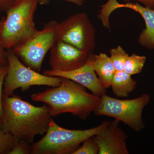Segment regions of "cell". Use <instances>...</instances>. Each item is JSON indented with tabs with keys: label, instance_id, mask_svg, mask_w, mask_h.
<instances>
[{
	"label": "cell",
	"instance_id": "14",
	"mask_svg": "<svg viewBox=\"0 0 154 154\" xmlns=\"http://www.w3.org/2000/svg\"><path fill=\"white\" fill-rule=\"evenodd\" d=\"M137 85V83L131 75L121 71L115 72L110 87L115 96L119 98H126L134 91Z\"/></svg>",
	"mask_w": 154,
	"mask_h": 154
},
{
	"label": "cell",
	"instance_id": "23",
	"mask_svg": "<svg viewBox=\"0 0 154 154\" xmlns=\"http://www.w3.org/2000/svg\"><path fill=\"white\" fill-rule=\"evenodd\" d=\"M124 2H130L133 0H122ZM143 4L144 6L149 8L154 9V0H135Z\"/></svg>",
	"mask_w": 154,
	"mask_h": 154
},
{
	"label": "cell",
	"instance_id": "18",
	"mask_svg": "<svg viewBox=\"0 0 154 154\" xmlns=\"http://www.w3.org/2000/svg\"><path fill=\"white\" fill-rule=\"evenodd\" d=\"M99 147L94 137L88 138L72 154H98Z\"/></svg>",
	"mask_w": 154,
	"mask_h": 154
},
{
	"label": "cell",
	"instance_id": "24",
	"mask_svg": "<svg viewBox=\"0 0 154 154\" xmlns=\"http://www.w3.org/2000/svg\"><path fill=\"white\" fill-rule=\"evenodd\" d=\"M8 63L7 58V51L0 43V65H5Z\"/></svg>",
	"mask_w": 154,
	"mask_h": 154
},
{
	"label": "cell",
	"instance_id": "25",
	"mask_svg": "<svg viewBox=\"0 0 154 154\" xmlns=\"http://www.w3.org/2000/svg\"><path fill=\"white\" fill-rule=\"evenodd\" d=\"M5 18H2L1 20H0V33H1V31H2V28L3 24H4V21H5Z\"/></svg>",
	"mask_w": 154,
	"mask_h": 154
},
{
	"label": "cell",
	"instance_id": "4",
	"mask_svg": "<svg viewBox=\"0 0 154 154\" xmlns=\"http://www.w3.org/2000/svg\"><path fill=\"white\" fill-rule=\"evenodd\" d=\"M86 130H70L60 127L52 118L43 137L31 145V154H72L81 143L104 129L108 122Z\"/></svg>",
	"mask_w": 154,
	"mask_h": 154
},
{
	"label": "cell",
	"instance_id": "13",
	"mask_svg": "<svg viewBox=\"0 0 154 154\" xmlns=\"http://www.w3.org/2000/svg\"><path fill=\"white\" fill-rule=\"evenodd\" d=\"M89 60L102 86L106 89L110 88L116 72L110 57L103 53H92Z\"/></svg>",
	"mask_w": 154,
	"mask_h": 154
},
{
	"label": "cell",
	"instance_id": "3",
	"mask_svg": "<svg viewBox=\"0 0 154 154\" xmlns=\"http://www.w3.org/2000/svg\"><path fill=\"white\" fill-rule=\"evenodd\" d=\"M37 0H17L6 11L0 43L5 49H12L28 40L38 31L34 21Z\"/></svg>",
	"mask_w": 154,
	"mask_h": 154
},
{
	"label": "cell",
	"instance_id": "19",
	"mask_svg": "<svg viewBox=\"0 0 154 154\" xmlns=\"http://www.w3.org/2000/svg\"><path fill=\"white\" fill-rule=\"evenodd\" d=\"M31 153V145L24 140L18 141L8 154H29Z\"/></svg>",
	"mask_w": 154,
	"mask_h": 154
},
{
	"label": "cell",
	"instance_id": "1",
	"mask_svg": "<svg viewBox=\"0 0 154 154\" xmlns=\"http://www.w3.org/2000/svg\"><path fill=\"white\" fill-rule=\"evenodd\" d=\"M2 128L18 140L33 143L37 135H43L51 119L48 105L36 107L17 96L3 95Z\"/></svg>",
	"mask_w": 154,
	"mask_h": 154
},
{
	"label": "cell",
	"instance_id": "20",
	"mask_svg": "<svg viewBox=\"0 0 154 154\" xmlns=\"http://www.w3.org/2000/svg\"><path fill=\"white\" fill-rule=\"evenodd\" d=\"M8 66H1L0 67V118H2L3 110L2 105L3 86L8 72Z\"/></svg>",
	"mask_w": 154,
	"mask_h": 154
},
{
	"label": "cell",
	"instance_id": "2",
	"mask_svg": "<svg viewBox=\"0 0 154 154\" xmlns=\"http://www.w3.org/2000/svg\"><path fill=\"white\" fill-rule=\"evenodd\" d=\"M31 98L48 105L52 116L71 113L83 120L95 111L101 100L100 96L88 93L84 86L64 78L59 86L32 94Z\"/></svg>",
	"mask_w": 154,
	"mask_h": 154
},
{
	"label": "cell",
	"instance_id": "16",
	"mask_svg": "<svg viewBox=\"0 0 154 154\" xmlns=\"http://www.w3.org/2000/svg\"><path fill=\"white\" fill-rule=\"evenodd\" d=\"M109 52L110 60L116 71H123L125 63L129 54L120 45L111 48Z\"/></svg>",
	"mask_w": 154,
	"mask_h": 154
},
{
	"label": "cell",
	"instance_id": "8",
	"mask_svg": "<svg viewBox=\"0 0 154 154\" xmlns=\"http://www.w3.org/2000/svg\"><path fill=\"white\" fill-rule=\"evenodd\" d=\"M57 24L55 21L45 23L42 30H38L24 43L12 49L25 66L40 72L46 54L56 42Z\"/></svg>",
	"mask_w": 154,
	"mask_h": 154
},
{
	"label": "cell",
	"instance_id": "7",
	"mask_svg": "<svg viewBox=\"0 0 154 154\" xmlns=\"http://www.w3.org/2000/svg\"><path fill=\"white\" fill-rule=\"evenodd\" d=\"M96 29L85 13L74 14L58 23L56 41L66 42L89 54L96 48Z\"/></svg>",
	"mask_w": 154,
	"mask_h": 154
},
{
	"label": "cell",
	"instance_id": "17",
	"mask_svg": "<svg viewBox=\"0 0 154 154\" xmlns=\"http://www.w3.org/2000/svg\"><path fill=\"white\" fill-rule=\"evenodd\" d=\"M18 141L12 135L3 131L0 118V154H8Z\"/></svg>",
	"mask_w": 154,
	"mask_h": 154
},
{
	"label": "cell",
	"instance_id": "9",
	"mask_svg": "<svg viewBox=\"0 0 154 154\" xmlns=\"http://www.w3.org/2000/svg\"><path fill=\"white\" fill-rule=\"evenodd\" d=\"M91 54L66 42L56 41L50 49V66L52 70L70 71L85 64Z\"/></svg>",
	"mask_w": 154,
	"mask_h": 154
},
{
	"label": "cell",
	"instance_id": "15",
	"mask_svg": "<svg viewBox=\"0 0 154 154\" xmlns=\"http://www.w3.org/2000/svg\"><path fill=\"white\" fill-rule=\"evenodd\" d=\"M146 60L145 56L133 54L127 58L123 71L131 75L138 74L142 71Z\"/></svg>",
	"mask_w": 154,
	"mask_h": 154
},
{
	"label": "cell",
	"instance_id": "6",
	"mask_svg": "<svg viewBox=\"0 0 154 154\" xmlns=\"http://www.w3.org/2000/svg\"><path fill=\"white\" fill-rule=\"evenodd\" d=\"M8 68L4 82V95L12 96L15 90L21 88L28 91L32 86L56 87L60 85L62 78L48 76L30 68L22 63L12 49L7 51Z\"/></svg>",
	"mask_w": 154,
	"mask_h": 154
},
{
	"label": "cell",
	"instance_id": "11",
	"mask_svg": "<svg viewBox=\"0 0 154 154\" xmlns=\"http://www.w3.org/2000/svg\"><path fill=\"white\" fill-rule=\"evenodd\" d=\"M117 119L108 122L104 129L94 136L99 145V154H128L127 135Z\"/></svg>",
	"mask_w": 154,
	"mask_h": 154
},
{
	"label": "cell",
	"instance_id": "22",
	"mask_svg": "<svg viewBox=\"0 0 154 154\" xmlns=\"http://www.w3.org/2000/svg\"><path fill=\"white\" fill-rule=\"evenodd\" d=\"M50 0H37L38 3L40 5H46L49 3ZM75 4L76 5L82 6L85 3V0H63Z\"/></svg>",
	"mask_w": 154,
	"mask_h": 154
},
{
	"label": "cell",
	"instance_id": "12",
	"mask_svg": "<svg viewBox=\"0 0 154 154\" xmlns=\"http://www.w3.org/2000/svg\"><path fill=\"white\" fill-rule=\"evenodd\" d=\"M42 74L48 76L60 77L71 80L87 88L96 96L101 97L106 94V89L102 86L89 58L84 65L73 70L61 72L48 69Z\"/></svg>",
	"mask_w": 154,
	"mask_h": 154
},
{
	"label": "cell",
	"instance_id": "5",
	"mask_svg": "<svg viewBox=\"0 0 154 154\" xmlns=\"http://www.w3.org/2000/svg\"><path fill=\"white\" fill-rule=\"evenodd\" d=\"M150 99V96L148 94H142L134 99L124 100L116 99L105 94L101 96L100 103L94 111V114L113 117L136 132H140L145 126L143 112Z\"/></svg>",
	"mask_w": 154,
	"mask_h": 154
},
{
	"label": "cell",
	"instance_id": "26",
	"mask_svg": "<svg viewBox=\"0 0 154 154\" xmlns=\"http://www.w3.org/2000/svg\"><path fill=\"white\" fill-rule=\"evenodd\" d=\"M1 65H0V67H1Z\"/></svg>",
	"mask_w": 154,
	"mask_h": 154
},
{
	"label": "cell",
	"instance_id": "10",
	"mask_svg": "<svg viewBox=\"0 0 154 154\" xmlns=\"http://www.w3.org/2000/svg\"><path fill=\"white\" fill-rule=\"evenodd\" d=\"M101 8L100 13L106 19H109L111 13L120 8L131 9L139 13L144 20L146 27L140 34L138 42L146 49L154 50V9L141 5L137 3L119 4L117 0H108Z\"/></svg>",
	"mask_w": 154,
	"mask_h": 154
},
{
	"label": "cell",
	"instance_id": "21",
	"mask_svg": "<svg viewBox=\"0 0 154 154\" xmlns=\"http://www.w3.org/2000/svg\"><path fill=\"white\" fill-rule=\"evenodd\" d=\"M17 0H0V11H6Z\"/></svg>",
	"mask_w": 154,
	"mask_h": 154
}]
</instances>
